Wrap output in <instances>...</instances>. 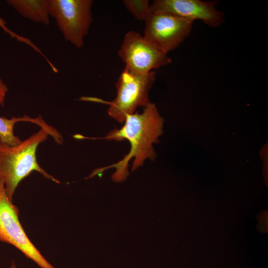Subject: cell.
Returning <instances> with one entry per match:
<instances>
[{
    "label": "cell",
    "instance_id": "cell-1",
    "mask_svg": "<svg viewBox=\"0 0 268 268\" xmlns=\"http://www.w3.org/2000/svg\"><path fill=\"white\" fill-rule=\"evenodd\" d=\"M162 119L160 117L154 103H150L143 108L141 113L137 112L128 115L124 125L120 129L110 131L103 137H87L80 134H75L77 139H105L120 141L127 140L130 144V150L124 158L112 165L95 169L90 178L102 173L109 168H115L116 171L111 176L115 182H121L126 180L129 175V162L134 158L132 171L143 165L147 159L153 160L155 153L152 144L157 141L158 137L161 134Z\"/></svg>",
    "mask_w": 268,
    "mask_h": 268
},
{
    "label": "cell",
    "instance_id": "cell-2",
    "mask_svg": "<svg viewBox=\"0 0 268 268\" xmlns=\"http://www.w3.org/2000/svg\"><path fill=\"white\" fill-rule=\"evenodd\" d=\"M50 133L44 128L15 146L0 144V180L7 195L13 201L15 191L20 182L35 171L56 183L60 182L48 174L38 164L36 150Z\"/></svg>",
    "mask_w": 268,
    "mask_h": 268
},
{
    "label": "cell",
    "instance_id": "cell-3",
    "mask_svg": "<svg viewBox=\"0 0 268 268\" xmlns=\"http://www.w3.org/2000/svg\"><path fill=\"white\" fill-rule=\"evenodd\" d=\"M155 78L154 70L146 74H139L124 68L116 84L117 96L113 101H106L91 97H81L79 100L109 105L107 112L110 117L120 123H123L126 117L134 113L137 107L144 108L150 103L148 94Z\"/></svg>",
    "mask_w": 268,
    "mask_h": 268
},
{
    "label": "cell",
    "instance_id": "cell-4",
    "mask_svg": "<svg viewBox=\"0 0 268 268\" xmlns=\"http://www.w3.org/2000/svg\"><path fill=\"white\" fill-rule=\"evenodd\" d=\"M49 15L54 18L65 39L77 48L84 44L93 21L92 0H47Z\"/></svg>",
    "mask_w": 268,
    "mask_h": 268
},
{
    "label": "cell",
    "instance_id": "cell-5",
    "mask_svg": "<svg viewBox=\"0 0 268 268\" xmlns=\"http://www.w3.org/2000/svg\"><path fill=\"white\" fill-rule=\"evenodd\" d=\"M18 215V208L8 197L0 180V241L14 246L41 268H55L30 240Z\"/></svg>",
    "mask_w": 268,
    "mask_h": 268
},
{
    "label": "cell",
    "instance_id": "cell-6",
    "mask_svg": "<svg viewBox=\"0 0 268 268\" xmlns=\"http://www.w3.org/2000/svg\"><path fill=\"white\" fill-rule=\"evenodd\" d=\"M118 55L125 63V68L135 73H148L171 63L167 54L132 30L125 35Z\"/></svg>",
    "mask_w": 268,
    "mask_h": 268
},
{
    "label": "cell",
    "instance_id": "cell-7",
    "mask_svg": "<svg viewBox=\"0 0 268 268\" xmlns=\"http://www.w3.org/2000/svg\"><path fill=\"white\" fill-rule=\"evenodd\" d=\"M144 22L143 37L168 54L189 36L194 21L166 12H153Z\"/></svg>",
    "mask_w": 268,
    "mask_h": 268
},
{
    "label": "cell",
    "instance_id": "cell-8",
    "mask_svg": "<svg viewBox=\"0 0 268 268\" xmlns=\"http://www.w3.org/2000/svg\"><path fill=\"white\" fill-rule=\"evenodd\" d=\"M215 4V1L200 0H154L150 7L151 12H166L193 21L199 19L216 27L224 22V14L216 9Z\"/></svg>",
    "mask_w": 268,
    "mask_h": 268
},
{
    "label": "cell",
    "instance_id": "cell-9",
    "mask_svg": "<svg viewBox=\"0 0 268 268\" xmlns=\"http://www.w3.org/2000/svg\"><path fill=\"white\" fill-rule=\"evenodd\" d=\"M19 122H28L39 126L49 131L52 137H56L59 132L53 127L48 125L39 115L36 118H32L26 115L22 117H12L7 119L4 117H0V144L8 146H15L19 144L21 141L19 138L15 135L13 132L14 125Z\"/></svg>",
    "mask_w": 268,
    "mask_h": 268
},
{
    "label": "cell",
    "instance_id": "cell-10",
    "mask_svg": "<svg viewBox=\"0 0 268 268\" xmlns=\"http://www.w3.org/2000/svg\"><path fill=\"white\" fill-rule=\"evenodd\" d=\"M21 16L37 23H50L47 0H7Z\"/></svg>",
    "mask_w": 268,
    "mask_h": 268
},
{
    "label": "cell",
    "instance_id": "cell-11",
    "mask_svg": "<svg viewBox=\"0 0 268 268\" xmlns=\"http://www.w3.org/2000/svg\"><path fill=\"white\" fill-rule=\"evenodd\" d=\"M123 2L127 9L138 20L145 21L151 13L148 0H124Z\"/></svg>",
    "mask_w": 268,
    "mask_h": 268
},
{
    "label": "cell",
    "instance_id": "cell-12",
    "mask_svg": "<svg viewBox=\"0 0 268 268\" xmlns=\"http://www.w3.org/2000/svg\"><path fill=\"white\" fill-rule=\"evenodd\" d=\"M8 88L3 81L0 78V105L3 106Z\"/></svg>",
    "mask_w": 268,
    "mask_h": 268
},
{
    "label": "cell",
    "instance_id": "cell-13",
    "mask_svg": "<svg viewBox=\"0 0 268 268\" xmlns=\"http://www.w3.org/2000/svg\"><path fill=\"white\" fill-rule=\"evenodd\" d=\"M0 27L3 30V31L9 34L12 37L15 38L17 36V34L14 33L10 30L6 26V22L0 17Z\"/></svg>",
    "mask_w": 268,
    "mask_h": 268
},
{
    "label": "cell",
    "instance_id": "cell-14",
    "mask_svg": "<svg viewBox=\"0 0 268 268\" xmlns=\"http://www.w3.org/2000/svg\"><path fill=\"white\" fill-rule=\"evenodd\" d=\"M8 268H17L14 262H12L11 263V265H10V267Z\"/></svg>",
    "mask_w": 268,
    "mask_h": 268
}]
</instances>
